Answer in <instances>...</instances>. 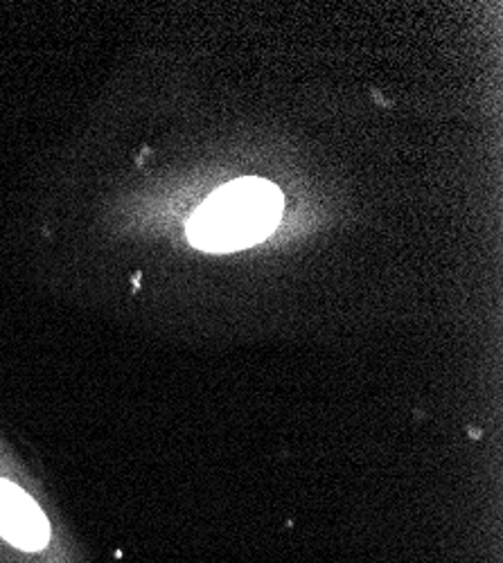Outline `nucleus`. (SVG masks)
I'll return each instance as SVG.
<instances>
[{
  "instance_id": "2",
  "label": "nucleus",
  "mask_w": 503,
  "mask_h": 563,
  "mask_svg": "<svg viewBox=\"0 0 503 563\" xmlns=\"http://www.w3.org/2000/svg\"><path fill=\"white\" fill-rule=\"evenodd\" d=\"M0 537L28 552L43 550L51 541V526L41 507L8 481H0Z\"/></svg>"
},
{
  "instance_id": "1",
  "label": "nucleus",
  "mask_w": 503,
  "mask_h": 563,
  "mask_svg": "<svg viewBox=\"0 0 503 563\" xmlns=\"http://www.w3.org/2000/svg\"><path fill=\"white\" fill-rule=\"evenodd\" d=\"M283 214V192L264 178H238L219 187L188 223L193 246L233 253L264 242Z\"/></svg>"
}]
</instances>
